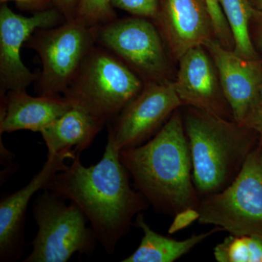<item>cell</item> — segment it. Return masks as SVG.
Segmentation results:
<instances>
[{"label": "cell", "mask_w": 262, "mask_h": 262, "mask_svg": "<svg viewBox=\"0 0 262 262\" xmlns=\"http://www.w3.org/2000/svg\"><path fill=\"white\" fill-rule=\"evenodd\" d=\"M80 155L55 176L47 190L79 206L98 242L112 254L130 229L133 219L150 204L131 187L130 174L111 139H107L103 158L96 165L84 166Z\"/></svg>", "instance_id": "obj_1"}, {"label": "cell", "mask_w": 262, "mask_h": 262, "mask_svg": "<svg viewBox=\"0 0 262 262\" xmlns=\"http://www.w3.org/2000/svg\"><path fill=\"white\" fill-rule=\"evenodd\" d=\"M134 187L157 211L178 217L196 215L201 203L182 113L176 110L152 139L120 151Z\"/></svg>", "instance_id": "obj_2"}, {"label": "cell", "mask_w": 262, "mask_h": 262, "mask_svg": "<svg viewBox=\"0 0 262 262\" xmlns=\"http://www.w3.org/2000/svg\"><path fill=\"white\" fill-rule=\"evenodd\" d=\"M182 116L192 157L193 182L203 199L233 182L259 144V135L234 120L192 106Z\"/></svg>", "instance_id": "obj_3"}, {"label": "cell", "mask_w": 262, "mask_h": 262, "mask_svg": "<svg viewBox=\"0 0 262 262\" xmlns=\"http://www.w3.org/2000/svg\"><path fill=\"white\" fill-rule=\"evenodd\" d=\"M145 84L134 71L106 48L94 46L63 96L106 124L115 120Z\"/></svg>", "instance_id": "obj_4"}, {"label": "cell", "mask_w": 262, "mask_h": 262, "mask_svg": "<svg viewBox=\"0 0 262 262\" xmlns=\"http://www.w3.org/2000/svg\"><path fill=\"white\" fill-rule=\"evenodd\" d=\"M202 225L234 235H262V144L248 155L238 175L220 192L201 199L196 210Z\"/></svg>", "instance_id": "obj_5"}, {"label": "cell", "mask_w": 262, "mask_h": 262, "mask_svg": "<svg viewBox=\"0 0 262 262\" xmlns=\"http://www.w3.org/2000/svg\"><path fill=\"white\" fill-rule=\"evenodd\" d=\"M46 190L34 203L38 232L26 262H66L75 253L90 255L97 241L82 210L73 202Z\"/></svg>", "instance_id": "obj_6"}, {"label": "cell", "mask_w": 262, "mask_h": 262, "mask_svg": "<svg viewBox=\"0 0 262 262\" xmlns=\"http://www.w3.org/2000/svg\"><path fill=\"white\" fill-rule=\"evenodd\" d=\"M98 27L78 20L37 29L27 41L42 63L38 77L39 95L63 96L89 52L97 44Z\"/></svg>", "instance_id": "obj_7"}, {"label": "cell", "mask_w": 262, "mask_h": 262, "mask_svg": "<svg viewBox=\"0 0 262 262\" xmlns=\"http://www.w3.org/2000/svg\"><path fill=\"white\" fill-rule=\"evenodd\" d=\"M97 44L149 82H163L168 61L160 32L142 17L113 20L97 29Z\"/></svg>", "instance_id": "obj_8"}, {"label": "cell", "mask_w": 262, "mask_h": 262, "mask_svg": "<svg viewBox=\"0 0 262 262\" xmlns=\"http://www.w3.org/2000/svg\"><path fill=\"white\" fill-rule=\"evenodd\" d=\"M183 105L173 82H149L110 122L108 139L120 151L140 146Z\"/></svg>", "instance_id": "obj_9"}, {"label": "cell", "mask_w": 262, "mask_h": 262, "mask_svg": "<svg viewBox=\"0 0 262 262\" xmlns=\"http://www.w3.org/2000/svg\"><path fill=\"white\" fill-rule=\"evenodd\" d=\"M61 13L56 9L38 11L27 17L15 13L8 5L0 8V89L1 96L10 91H27L37 75L26 67L20 57L24 42L37 29L51 28L61 24Z\"/></svg>", "instance_id": "obj_10"}, {"label": "cell", "mask_w": 262, "mask_h": 262, "mask_svg": "<svg viewBox=\"0 0 262 262\" xmlns=\"http://www.w3.org/2000/svg\"><path fill=\"white\" fill-rule=\"evenodd\" d=\"M204 47L209 51L218 72L222 93L233 120L243 125L262 97L261 65L255 59L237 56L212 39Z\"/></svg>", "instance_id": "obj_11"}, {"label": "cell", "mask_w": 262, "mask_h": 262, "mask_svg": "<svg viewBox=\"0 0 262 262\" xmlns=\"http://www.w3.org/2000/svg\"><path fill=\"white\" fill-rule=\"evenodd\" d=\"M179 60V70L173 84L183 104L233 119L219 84L214 63L203 46L189 50Z\"/></svg>", "instance_id": "obj_12"}, {"label": "cell", "mask_w": 262, "mask_h": 262, "mask_svg": "<svg viewBox=\"0 0 262 262\" xmlns=\"http://www.w3.org/2000/svg\"><path fill=\"white\" fill-rule=\"evenodd\" d=\"M77 153L67 150L48 155L40 171L26 187L5 196L0 202V256L5 261L18 254L21 246L24 216L31 198L41 189L47 190L55 176L68 168L67 159H75Z\"/></svg>", "instance_id": "obj_13"}, {"label": "cell", "mask_w": 262, "mask_h": 262, "mask_svg": "<svg viewBox=\"0 0 262 262\" xmlns=\"http://www.w3.org/2000/svg\"><path fill=\"white\" fill-rule=\"evenodd\" d=\"M156 20L177 59L193 48L204 46L214 34L204 0H164Z\"/></svg>", "instance_id": "obj_14"}, {"label": "cell", "mask_w": 262, "mask_h": 262, "mask_svg": "<svg viewBox=\"0 0 262 262\" xmlns=\"http://www.w3.org/2000/svg\"><path fill=\"white\" fill-rule=\"evenodd\" d=\"M0 133L39 132L72 107L63 96H31L27 91H10L1 96Z\"/></svg>", "instance_id": "obj_15"}, {"label": "cell", "mask_w": 262, "mask_h": 262, "mask_svg": "<svg viewBox=\"0 0 262 262\" xmlns=\"http://www.w3.org/2000/svg\"><path fill=\"white\" fill-rule=\"evenodd\" d=\"M105 124L80 108L72 106L41 131L48 155L67 150L80 154L87 149Z\"/></svg>", "instance_id": "obj_16"}, {"label": "cell", "mask_w": 262, "mask_h": 262, "mask_svg": "<svg viewBox=\"0 0 262 262\" xmlns=\"http://www.w3.org/2000/svg\"><path fill=\"white\" fill-rule=\"evenodd\" d=\"M135 224L142 230L143 237L137 249L128 257L124 258L123 262H173L212 234L221 230L215 227L206 233L195 234L184 241H176L157 233L150 228L142 213L136 215Z\"/></svg>", "instance_id": "obj_17"}, {"label": "cell", "mask_w": 262, "mask_h": 262, "mask_svg": "<svg viewBox=\"0 0 262 262\" xmlns=\"http://www.w3.org/2000/svg\"><path fill=\"white\" fill-rule=\"evenodd\" d=\"M233 37L234 52L247 59H255L256 52L249 34V22L255 10L250 0H218Z\"/></svg>", "instance_id": "obj_18"}, {"label": "cell", "mask_w": 262, "mask_h": 262, "mask_svg": "<svg viewBox=\"0 0 262 262\" xmlns=\"http://www.w3.org/2000/svg\"><path fill=\"white\" fill-rule=\"evenodd\" d=\"M218 262H262V235L230 234L213 251Z\"/></svg>", "instance_id": "obj_19"}, {"label": "cell", "mask_w": 262, "mask_h": 262, "mask_svg": "<svg viewBox=\"0 0 262 262\" xmlns=\"http://www.w3.org/2000/svg\"><path fill=\"white\" fill-rule=\"evenodd\" d=\"M76 20L90 27H98L115 20L112 0H80Z\"/></svg>", "instance_id": "obj_20"}, {"label": "cell", "mask_w": 262, "mask_h": 262, "mask_svg": "<svg viewBox=\"0 0 262 262\" xmlns=\"http://www.w3.org/2000/svg\"><path fill=\"white\" fill-rule=\"evenodd\" d=\"M211 16L213 32L222 46H229L233 43L232 32L218 0H204Z\"/></svg>", "instance_id": "obj_21"}, {"label": "cell", "mask_w": 262, "mask_h": 262, "mask_svg": "<svg viewBox=\"0 0 262 262\" xmlns=\"http://www.w3.org/2000/svg\"><path fill=\"white\" fill-rule=\"evenodd\" d=\"M113 8L145 18L156 19L159 11V0H112Z\"/></svg>", "instance_id": "obj_22"}, {"label": "cell", "mask_w": 262, "mask_h": 262, "mask_svg": "<svg viewBox=\"0 0 262 262\" xmlns=\"http://www.w3.org/2000/svg\"><path fill=\"white\" fill-rule=\"evenodd\" d=\"M243 126L256 131L262 139V97L245 120Z\"/></svg>", "instance_id": "obj_23"}, {"label": "cell", "mask_w": 262, "mask_h": 262, "mask_svg": "<svg viewBox=\"0 0 262 262\" xmlns=\"http://www.w3.org/2000/svg\"><path fill=\"white\" fill-rule=\"evenodd\" d=\"M61 7V13L66 21H72L77 18L80 0H56Z\"/></svg>", "instance_id": "obj_24"}, {"label": "cell", "mask_w": 262, "mask_h": 262, "mask_svg": "<svg viewBox=\"0 0 262 262\" xmlns=\"http://www.w3.org/2000/svg\"><path fill=\"white\" fill-rule=\"evenodd\" d=\"M1 3H5L8 1H13L19 4L26 5L29 8H35L39 11L48 10V8H45L46 5L49 4V0H0ZM50 9V8H49Z\"/></svg>", "instance_id": "obj_25"}, {"label": "cell", "mask_w": 262, "mask_h": 262, "mask_svg": "<svg viewBox=\"0 0 262 262\" xmlns=\"http://www.w3.org/2000/svg\"><path fill=\"white\" fill-rule=\"evenodd\" d=\"M259 13L260 19H261V20H260L259 28H258L257 44L258 47H259L260 49L262 51V13Z\"/></svg>", "instance_id": "obj_26"}, {"label": "cell", "mask_w": 262, "mask_h": 262, "mask_svg": "<svg viewBox=\"0 0 262 262\" xmlns=\"http://www.w3.org/2000/svg\"><path fill=\"white\" fill-rule=\"evenodd\" d=\"M256 3H257L258 8L262 10V0H256Z\"/></svg>", "instance_id": "obj_27"}, {"label": "cell", "mask_w": 262, "mask_h": 262, "mask_svg": "<svg viewBox=\"0 0 262 262\" xmlns=\"http://www.w3.org/2000/svg\"><path fill=\"white\" fill-rule=\"evenodd\" d=\"M260 142H261V144H262V139H260Z\"/></svg>", "instance_id": "obj_28"}]
</instances>
